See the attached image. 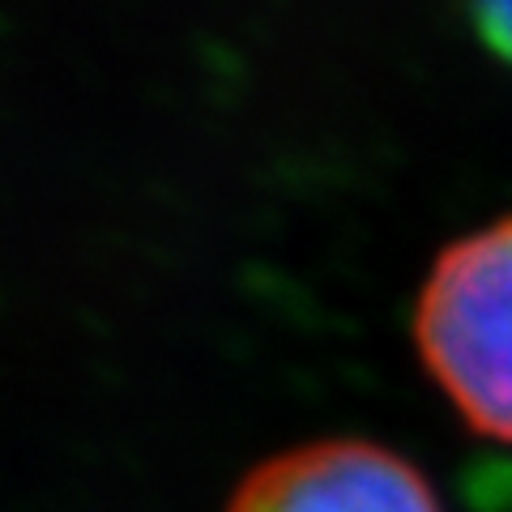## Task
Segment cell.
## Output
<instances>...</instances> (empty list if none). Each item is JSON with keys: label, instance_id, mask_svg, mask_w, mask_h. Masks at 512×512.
<instances>
[{"label": "cell", "instance_id": "cell-1", "mask_svg": "<svg viewBox=\"0 0 512 512\" xmlns=\"http://www.w3.org/2000/svg\"><path fill=\"white\" fill-rule=\"evenodd\" d=\"M414 346L461 423L512 444V214L436 256L414 303Z\"/></svg>", "mask_w": 512, "mask_h": 512}, {"label": "cell", "instance_id": "cell-2", "mask_svg": "<svg viewBox=\"0 0 512 512\" xmlns=\"http://www.w3.org/2000/svg\"><path fill=\"white\" fill-rule=\"evenodd\" d=\"M227 512H444L427 474L372 440H316L261 461Z\"/></svg>", "mask_w": 512, "mask_h": 512}, {"label": "cell", "instance_id": "cell-3", "mask_svg": "<svg viewBox=\"0 0 512 512\" xmlns=\"http://www.w3.org/2000/svg\"><path fill=\"white\" fill-rule=\"evenodd\" d=\"M470 22L495 56L512 64V0H466Z\"/></svg>", "mask_w": 512, "mask_h": 512}]
</instances>
